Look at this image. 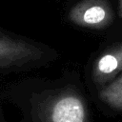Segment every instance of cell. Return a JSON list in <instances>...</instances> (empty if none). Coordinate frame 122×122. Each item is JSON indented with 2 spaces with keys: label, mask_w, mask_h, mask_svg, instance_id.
<instances>
[{
  "label": "cell",
  "mask_w": 122,
  "mask_h": 122,
  "mask_svg": "<svg viewBox=\"0 0 122 122\" xmlns=\"http://www.w3.org/2000/svg\"><path fill=\"white\" fill-rule=\"evenodd\" d=\"M36 54L32 46L0 31V71L19 67L33 59Z\"/></svg>",
  "instance_id": "1"
},
{
  "label": "cell",
  "mask_w": 122,
  "mask_h": 122,
  "mask_svg": "<svg viewBox=\"0 0 122 122\" xmlns=\"http://www.w3.org/2000/svg\"><path fill=\"white\" fill-rule=\"evenodd\" d=\"M84 118L83 104L73 95L60 97L51 108V122H84Z\"/></svg>",
  "instance_id": "2"
},
{
  "label": "cell",
  "mask_w": 122,
  "mask_h": 122,
  "mask_svg": "<svg viewBox=\"0 0 122 122\" xmlns=\"http://www.w3.org/2000/svg\"><path fill=\"white\" fill-rule=\"evenodd\" d=\"M107 11L104 7L92 5L88 7L80 14V21L88 26H97L106 20Z\"/></svg>",
  "instance_id": "3"
},
{
  "label": "cell",
  "mask_w": 122,
  "mask_h": 122,
  "mask_svg": "<svg viewBox=\"0 0 122 122\" xmlns=\"http://www.w3.org/2000/svg\"><path fill=\"white\" fill-rule=\"evenodd\" d=\"M121 80H122V79H121ZM121 93H122V81H119V82H117L115 85L113 84L112 86H111L110 89H109V91H108V92H104L103 95L106 97V100L108 99L109 101H112L113 98H115L116 96H118V95L121 94ZM119 104L122 105V99L120 100Z\"/></svg>",
  "instance_id": "4"
},
{
  "label": "cell",
  "mask_w": 122,
  "mask_h": 122,
  "mask_svg": "<svg viewBox=\"0 0 122 122\" xmlns=\"http://www.w3.org/2000/svg\"><path fill=\"white\" fill-rule=\"evenodd\" d=\"M119 3H120V9H121V11H122V0H119Z\"/></svg>",
  "instance_id": "5"
}]
</instances>
